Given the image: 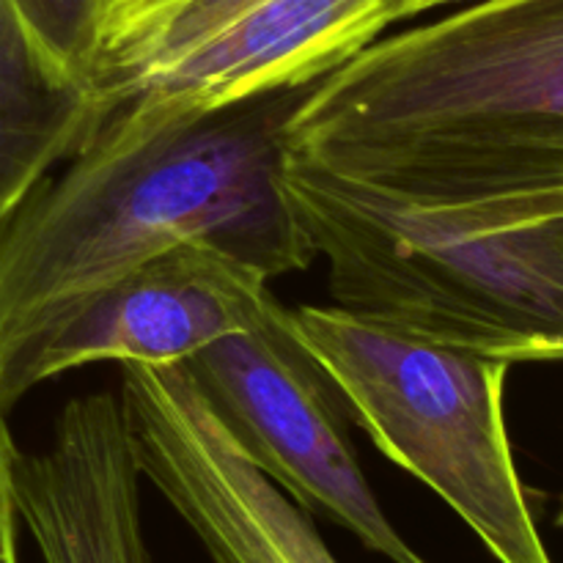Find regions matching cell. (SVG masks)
<instances>
[{
    "label": "cell",
    "instance_id": "obj_1",
    "mask_svg": "<svg viewBox=\"0 0 563 563\" xmlns=\"http://www.w3.org/2000/svg\"><path fill=\"white\" fill-rule=\"evenodd\" d=\"M311 86L214 110H110L0 225V368L99 289L185 242L280 278L313 256L284 190Z\"/></svg>",
    "mask_w": 563,
    "mask_h": 563
},
{
    "label": "cell",
    "instance_id": "obj_14",
    "mask_svg": "<svg viewBox=\"0 0 563 563\" xmlns=\"http://www.w3.org/2000/svg\"><path fill=\"white\" fill-rule=\"evenodd\" d=\"M555 526L563 531V498H561V506H559V515H555Z\"/></svg>",
    "mask_w": 563,
    "mask_h": 563
},
{
    "label": "cell",
    "instance_id": "obj_4",
    "mask_svg": "<svg viewBox=\"0 0 563 563\" xmlns=\"http://www.w3.org/2000/svg\"><path fill=\"white\" fill-rule=\"evenodd\" d=\"M291 324L346 416L445 500L498 563H553L517 471L504 396L511 363L449 350L330 306Z\"/></svg>",
    "mask_w": 563,
    "mask_h": 563
},
{
    "label": "cell",
    "instance_id": "obj_6",
    "mask_svg": "<svg viewBox=\"0 0 563 563\" xmlns=\"http://www.w3.org/2000/svg\"><path fill=\"white\" fill-rule=\"evenodd\" d=\"M225 432L302 509L322 511L390 563H427L396 531L357 465L344 405L297 339L291 308L181 363Z\"/></svg>",
    "mask_w": 563,
    "mask_h": 563
},
{
    "label": "cell",
    "instance_id": "obj_7",
    "mask_svg": "<svg viewBox=\"0 0 563 563\" xmlns=\"http://www.w3.org/2000/svg\"><path fill=\"white\" fill-rule=\"evenodd\" d=\"M269 278L207 242H185L137 264L27 341L0 368V410L36 385L91 363L176 366L278 308Z\"/></svg>",
    "mask_w": 563,
    "mask_h": 563
},
{
    "label": "cell",
    "instance_id": "obj_5",
    "mask_svg": "<svg viewBox=\"0 0 563 563\" xmlns=\"http://www.w3.org/2000/svg\"><path fill=\"white\" fill-rule=\"evenodd\" d=\"M394 22V0H104L86 82L104 108L214 110L311 86Z\"/></svg>",
    "mask_w": 563,
    "mask_h": 563
},
{
    "label": "cell",
    "instance_id": "obj_3",
    "mask_svg": "<svg viewBox=\"0 0 563 563\" xmlns=\"http://www.w3.org/2000/svg\"><path fill=\"white\" fill-rule=\"evenodd\" d=\"M284 190L335 308L449 350L563 361V181L418 203L289 148Z\"/></svg>",
    "mask_w": 563,
    "mask_h": 563
},
{
    "label": "cell",
    "instance_id": "obj_8",
    "mask_svg": "<svg viewBox=\"0 0 563 563\" xmlns=\"http://www.w3.org/2000/svg\"><path fill=\"white\" fill-rule=\"evenodd\" d=\"M141 476L214 563H339L311 522L234 443L185 366H121Z\"/></svg>",
    "mask_w": 563,
    "mask_h": 563
},
{
    "label": "cell",
    "instance_id": "obj_12",
    "mask_svg": "<svg viewBox=\"0 0 563 563\" xmlns=\"http://www.w3.org/2000/svg\"><path fill=\"white\" fill-rule=\"evenodd\" d=\"M16 443L11 440L5 412L0 410V563H20L16 550V506L11 489V465H14Z\"/></svg>",
    "mask_w": 563,
    "mask_h": 563
},
{
    "label": "cell",
    "instance_id": "obj_11",
    "mask_svg": "<svg viewBox=\"0 0 563 563\" xmlns=\"http://www.w3.org/2000/svg\"><path fill=\"white\" fill-rule=\"evenodd\" d=\"M14 5L38 47L66 75L86 82L104 0H14Z\"/></svg>",
    "mask_w": 563,
    "mask_h": 563
},
{
    "label": "cell",
    "instance_id": "obj_10",
    "mask_svg": "<svg viewBox=\"0 0 563 563\" xmlns=\"http://www.w3.org/2000/svg\"><path fill=\"white\" fill-rule=\"evenodd\" d=\"M102 119L91 88L38 47L14 0H0V225Z\"/></svg>",
    "mask_w": 563,
    "mask_h": 563
},
{
    "label": "cell",
    "instance_id": "obj_2",
    "mask_svg": "<svg viewBox=\"0 0 563 563\" xmlns=\"http://www.w3.org/2000/svg\"><path fill=\"white\" fill-rule=\"evenodd\" d=\"M289 148L418 203L563 181V0H467L313 82Z\"/></svg>",
    "mask_w": 563,
    "mask_h": 563
},
{
    "label": "cell",
    "instance_id": "obj_13",
    "mask_svg": "<svg viewBox=\"0 0 563 563\" xmlns=\"http://www.w3.org/2000/svg\"><path fill=\"white\" fill-rule=\"evenodd\" d=\"M467 3V0H394V22L416 20V16L427 14V11L449 9V5Z\"/></svg>",
    "mask_w": 563,
    "mask_h": 563
},
{
    "label": "cell",
    "instance_id": "obj_9",
    "mask_svg": "<svg viewBox=\"0 0 563 563\" xmlns=\"http://www.w3.org/2000/svg\"><path fill=\"white\" fill-rule=\"evenodd\" d=\"M141 467L121 394L66 401L42 451L16 449V517L44 563H148Z\"/></svg>",
    "mask_w": 563,
    "mask_h": 563
}]
</instances>
